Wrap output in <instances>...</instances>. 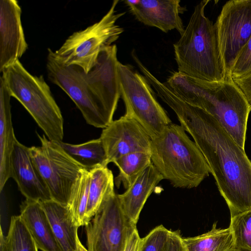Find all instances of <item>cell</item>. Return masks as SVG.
<instances>
[{
  "instance_id": "1",
  "label": "cell",
  "mask_w": 251,
  "mask_h": 251,
  "mask_svg": "<svg viewBox=\"0 0 251 251\" xmlns=\"http://www.w3.org/2000/svg\"><path fill=\"white\" fill-rule=\"evenodd\" d=\"M159 97L176 113L204 156L230 216L251 210V160L222 125L165 88Z\"/></svg>"
},
{
  "instance_id": "2",
  "label": "cell",
  "mask_w": 251,
  "mask_h": 251,
  "mask_svg": "<svg viewBox=\"0 0 251 251\" xmlns=\"http://www.w3.org/2000/svg\"><path fill=\"white\" fill-rule=\"evenodd\" d=\"M180 100L215 118L243 149L251 108L231 77L219 81L192 78L174 72L165 83Z\"/></svg>"
},
{
  "instance_id": "3",
  "label": "cell",
  "mask_w": 251,
  "mask_h": 251,
  "mask_svg": "<svg viewBox=\"0 0 251 251\" xmlns=\"http://www.w3.org/2000/svg\"><path fill=\"white\" fill-rule=\"evenodd\" d=\"M210 1L197 4L179 39L173 46L178 72L202 80L219 82L227 77L214 24L205 15Z\"/></svg>"
},
{
  "instance_id": "4",
  "label": "cell",
  "mask_w": 251,
  "mask_h": 251,
  "mask_svg": "<svg viewBox=\"0 0 251 251\" xmlns=\"http://www.w3.org/2000/svg\"><path fill=\"white\" fill-rule=\"evenodd\" d=\"M150 154L163 179L176 188L196 187L210 173L202 153L180 125L171 123L151 139Z\"/></svg>"
},
{
  "instance_id": "5",
  "label": "cell",
  "mask_w": 251,
  "mask_h": 251,
  "mask_svg": "<svg viewBox=\"0 0 251 251\" xmlns=\"http://www.w3.org/2000/svg\"><path fill=\"white\" fill-rule=\"evenodd\" d=\"M0 73V78L11 97L25 108L47 138L55 142H62L63 116L44 77L31 74L20 60Z\"/></svg>"
},
{
  "instance_id": "6",
  "label": "cell",
  "mask_w": 251,
  "mask_h": 251,
  "mask_svg": "<svg viewBox=\"0 0 251 251\" xmlns=\"http://www.w3.org/2000/svg\"><path fill=\"white\" fill-rule=\"evenodd\" d=\"M119 1L115 0L107 12L98 22L71 35L59 49L56 56L67 66H76L88 73L96 64L100 51L112 45L124 29L117 24L124 12L116 10Z\"/></svg>"
},
{
  "instance_id": "7",
  "label": "cell",
  "mask_w": 251,
  "mask_h": 251,
  "mask_svg": "<svg viewBox=\"0 0 251 251\" xmlns=\"http://www.w3.org/2000/svg\"><path fill=\"white\" fill-rule=\"evenodd\" d=\"M118 71L125 115L133 118L152 139L172 121L157 101L151 84L129 64L119 61Z\"/></svg>"
},
{
  "instance_id": "8",
  "label": "cell",
  "mask_w": 251,
  "mask_h": 251,
  "mask_svg": "<svg viewBox=\"0 0 251 251\" xmlns=\"http://www.w3.org/2000/svg\"><path fill=\"white\" fill-rule=\"evenodd\" d=\"M37 135L40 146L29 147L34 163L50 191L51 200L67 206L73 186L83 169L58 142Z\"/></svg>"
},
{
  "instance_id": "9",
  "label": "cell",
  "mask_w": 251,
  "mask_h": 251,
  "mask_svg": "<svg viewBox=\"0 0 251 251\" xmlns=\"http://www.w3.org/2000/svg\"><path fill=\"white\" fill-rule=\"evenodd\" d=\"M46 67L49 79L68 95L88 124L104 128L112 121L91 92L80 67L65 65L50 49Z\"/></svg>"
},
{
  "instance_id": "10",
  "label": "cell",
  "mask_w": 251,
  "mask_h": 251,
  "mask_svg": "<svg viewBox=\"0 0 251 251\" xmlns=\"http://www.w3.org/2000/svg\"><path fill=\"white\" fill-rule=\"evenodd\" d=\"M135 225L125 214L118 194L111 195L85 225L88 251H123Z\"/></svg>"
},
{
  "instance_id": "11",
  "label": "cell",
  "mask_w": 251,
  "mask_h": 251,
  "mask_svg": "<svg viewBox=\"0 0 251 251\" xmlns=\"http://www.w3.org/2000/svg\"><path fill=\"white\" fill-rule=\"evenodd\" d=\"M214 24L227 77L238 53L251 37V0H231L223 6Z\"/></svg>"
},
{
  "instance_id": "12",
  "label": "cell",
  "mask_w": 251,
  "mask_h": 251,
  "mask_svg": "<svg viewBox=\"0 0 251 251\" xmlns=\"http://www.w3.org/2000/svg\"><path fill=\"white\" fill-rule=\"evenodd\" d=\"M118 62L117 47L112 44L103 49L93 68L88 73L84 72L89 89L112 121L121 97Z\"/></svg>"
},
{
  "instance_id": "13",
  "label": "cell",
  "mask_w": 251,
  "mask_h": 251,
  "mask_svg": "<svg viewBox=\"0 0 251 251\" xmlns=\"http://www.w3.org/2000/svg\"><path fill=\"white\" fill-rule=\"evenodd\" d=\"M100 138L106 152L107 164L130 153L150 152L151 136L139 122L125 114L103 128Z\"/></svg>"
},
{
  "instance_id": "14",
  "label": "cell",
  "mask_w": 251,
  "mask_h": 251,
  "mask_svg": "<svg viewBox=\"0 0 251 251\" xmlns=\"http://www.w3.org/2000/svg\"><path fill=\"white\" fill-rule=\"evenodd\" d=\"M16 0H0V72L22 56L28 49Z\"/></svg>"
},
{
  "instance_id": "15",
  "label": "cell",
  "mask_w": 251,
  "mask_h": 251,
  "mask_svg": "<svg viewBox=\"0 0 251 251\" xmlns=\"http://www.w3.org/2000/svg\"><path fill=\"white\" fill-rule=\"evenodd\" d=\"M125 3L140 22L167 33L176 29L181 35L184 29L180 15L185 10L180 0H126Z\"/></svg>"
},
{
  "instance_id": "16",
  "label": "cell",
  "mask_w": 251,
  "mask_h": 251,
  "mask_svg": "<svg viewBox=\"0 0 251 251\" xmlns=\"http://www.w3.org/2000/svg\"><path fill=\"white\" fill-rule=\"evenodd\" d=\"M10 177L25 199L39 202L51 200L48 186L32 160L29 147L17 139L11 156Z\"/></svg>"
},
{
  "instance_id": "17",
  "label": "cell",
  "mask_w": 251,
  "mask_h": 251,
  "mask_svg": "<svg viewBox=\"0 0 251 251\" xmlns=\"http://www.w3.org/2000/svg\"><path fill=\"white\" fill-rule=\"evenodd\" d=\"M163 178L151 163L131 185L118 197L127 218L136 225L149 196Z\"/></svg>"
},
{
  "instance_id": "18",
  "label": "cell",
  "mask_w": 251,
  "mask_h": 251,
  "mask_svg": "<svg viewBox=\"0 0 251 251\" xmlns=\"http://www.w3.org/2000/svg\"><path fill=\"white\" fill-rule=\"evenodd\" d=\"M20 215L38 249L42 251H62L40 202L25 199L20 205Z\"/></svg>"
},
{
  "instance_id": "19",
  "label": "cell",
  "mask_w": 251,
  "mask_h": 251,
  "mask_svg": "<svg viewBox=\"0 0 251 251\" xmlns=\"http://www.w3.org/2000/svg\"><path fill=\"white\" fill-rule=\"evenodd\" d=\"M0 191L10 178L11 159L16 138L12 122L10 98L0 78Z\"/></svg>"
},
{
  "instance_id": "20",
  "label": "cell",
  "mask_w": 251,
  "mask_h": 251,
  "mask_svg": "<svg viewBox=\"0 0 251 251\" xmlns=\"http://www.w3.org/2000/svg\"><path fill=\"white\" fill-rule=\"evenodd\" d=\"M40 202L62 251H77L79 226L74 222L68 207L52 200Z\"/></svg>"
},
{
  "instance_id": "21",
  "label": "cell",
  "mask_w": 251,
  "mask_h": 251,
  "mask_svg": "<svg viewBox=\"0 0 251 251\" xmlns=\"http://www.w3.org/2000/svg\"><path fill=\"white\" fill-rule=\"evenodd\" d=\"M89 172L90 180L86 213V225L102 204L115 193L113 175L107 166H98Z\"/></svg>"
},
{
  "instance_id": "22",
  "label": "cell",
  "mask_w": 251,
  "mask_h": 251,
  "mask_svg": "<svg viewBox=\"0 0 251 251\" xmlns=\"http://www.w3.org/2000/svg\"><path fill=\"white\" fill-rule=\"evenodd\" d=\"M187 251H229L234 248V242L229 227L217 228L214 223L208 232L194 237H183Z\"/></svg>"
},
{
  "instance_id": "23",
  "label": "cell",
  "mask_w": 251,
  "mask_h": 251,
  "mask_svg": "<svg viewBox=\"0 0 251 251\" xmlns=\"http://www.w3.org/2000/svg\"><path fill=\"white\" fill-rule=\"evenodd\" d=\"M65 151L83 169L90 171L107 166L106 152L100 138L80 144L58 143Z\"/></svg>"
},
{
  "instance_id": "24",
  "label": "cell",
  "mask_w": 251,
  "mask_h": 251,
  "mask_svg": "<svg viewBox=\"0 0 251 251\" xmlns=\"http://www.w3.org/2000/svg\"><path fill=\"white\" fill-rule=\"evenodd\" d=\"M151 163L149 152H134L118 158L113 162L119 170L115 179L116 186L123 184L127 189Z\"/></svg>"
},
{
  "instance_id": "25",
  "label": "cell",
  "mask_w": 251,
  "mask_h": 251,
  "mask_svg": "<svg viewBox=\"0 0 251 251\" xmlns=\"http://www.w3.org/2000/svg\"><path fill=\"white\" fill-rule=\"evenodd\" d=\"M38 250L20 215L11 217L6 236H4L0 227V251H38Z\"/></svg>"
},
{
  "instance_id": "26",
  "label": "cell",
  "mask_w": 251,
  "mask_h": 251,
  "mask_svg": "<svg viewBox=\"0 0 251 251\" xmlns=\"http://www.w3.org/2000/svg\"><path fill=\"white\" fill-rule=\"evenodd\" d=\"M90 180L89 171L83 169L72 189L67 206L74 222L79 227L86 225Z\"/></svg>"
},
{
  "instance_id": "27",
  "label": "cell",
  "mask_w": 251,
  "mask_h": 251,
  "mask_svg": "<svg viewBox=\"0 0 251 251\" xmlns=\"http://www.w3.org/2000/svg\"><path fill=\"white\" fill-rule=\"evenodd\" d=\"M230 217L234 248L251 251V210Z\"/></svg>"
},
{
  "instance_id": "28",
  "label": "cell",
  "mask_w": 251,
  "mask_h": 251,
  "mask_svg": "<svg viewBox=\"0 0 251 251\" xmlns=\"http://www.w3.org/2000/svg\"><path fill=\"white\" fill-rule=\"evenodd\" d=\"M170 232L162 225L155 227L143 238L141 251H167Z\"/></svg>"
},
{
  "instance_id": "29",
  "label": "cell",
  "mask_w": 251,
  "mask_h": 251,
  "mask_svg": "<svg viewBox=\"0 0 251 251\" xmlns=\"http://www.w3.org/2000/svg\"><path fill=\"white\" fill-rule=\"evenodd\" d=\"M250 74H251V37L236 57L230 76L234 79Z\"/></svg>"
},
{
  "instance_id": "30",
  "label": "cell",
  "mask_w": 251,
  "mask_h": 251,
  "mask_svg": "<svg viewBox=\"0 0 251 251\" xmlns=\"http://www.w3.org/2000/svg\"><path fill=\"white\" fill-rule=\"evenodd\" d=\"M143 238H141L136 225L133 226L126 238L123 251H141Z\"/></svg>"
},
{
  "instance_id": "31",
  "label": "cell",
  "mask_w": 251,
  "mask_h": 251,
  "mask_svg": "<svg viewBox=\"0 0 251 251\" xmlns=\"http://www.w3.org/2000/svg\"><path fill=\"white\" fill-rule=\"evenodd\" d=\"M182 238L179 231L170 230L167 251H187Z\"/></svg>"
},
{
  "instance_id": "32",
  "label": "cell",
  "mask_w": 251,
  "mask_h": 251,
  "mask_svg": "<svg viewBox=\"0 0 251 251\" xmlns=\"http://www.w3.org/2000/svg\"><path fill=\"white\" fill-rule=\"evenodd\" d=\"M233 80L244 94L251 108V74Z\"/></svg>"
},
{
  "instance_id": "33",
  "label": "cell",
  "mask_w": 251,
  "mask_h": 251,
  "mask_svg": "<svg viewBox=\"0 0 251 251\" xmlns=\"http://www.w3.org/2000/svg\"><path fill=\"white\" fill-rule=\"evenodd\" d=\"M77 251H88L80 242L78 236L77 238Z\"/></svg>"
},
{
  "instance_id": "34",
  "label": "cell",
  "mask_w": 251,
  "mask_h": 251,
  "mask_svg": "<svg viewBox=\"0 0 251 251\" xmlns=\"http://www.w3.org/2000/svg\"><path fill=\"white\" fill-rule=\"evenodd\" d=\"M229 251H250L245 250H241V249H237V248H234L233 249H232V250H231Z\"/></svg>"
}]
</instances>
